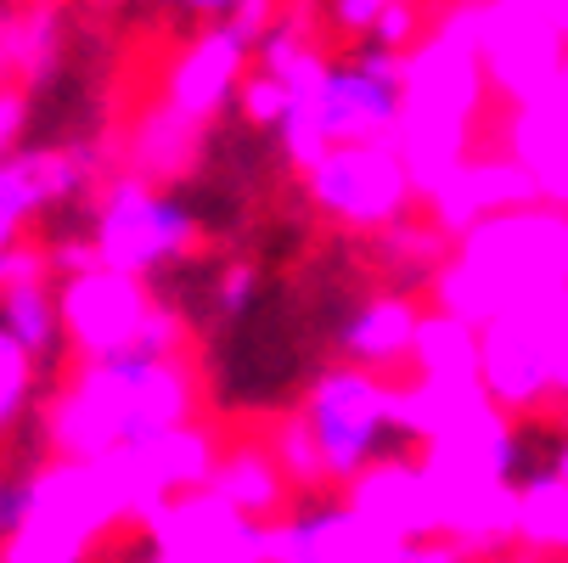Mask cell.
I'll return each mask as SVG.
<instances>
[{"label": "cell", "mask_w": 568, "mask_h": 563, "mask_svg": "<svg viewBox=\"0 0 568 563\" xmlns=\"http://www.w3.org/2000/svg\"><path fill=\"white\" fill-rule=\"evenodd\" d=\"M428 451V429L399 406V394L383 383V372L366 366H327L310 394L304 418L282 440V456L293 468V485H366L383 473H417Z\"/></svg>", "instance_id": "obj_1"}, {"label": "cell", "mask_w": 568, "mask_h": 563, "mask_svg": "<svg viewBox=\"0 0 568 563\" xmlns=\"http://www.w3.org/2000/svg\"><path fill=\"white\" fill-rule=\"evenodd\" d=\"M186 412H192V383L175 361V328L158 321L130 350L79 366L73 389L51 406V423L57 445L73 456H102V451L152 456L164 440L186 434Z\"/></svg>", "instance_id": "obj_2"}, {"label": "cell", "mask_w": 568, "mask_h": 563, "mask_svg": "<svg viewBox=\"0 0 568 563\" xmlns=\"http://www.w3.org/2000/svg\"><path fill=\"white\" fill-rule=\"evenodd\" d=\"M405 86H412V62L361 46L349 57H327L321 79L298 97L282 147L298 170L321 164L333 147H366V141H388L405 119Z\"/></svg>", "instance_id": "obj_3"}, {"label": "cell", "mask_w": 568, "mask_h": 563, "mask_svg": "<svg viewBox=\"0 0 568 563\" xmlns=\"http://www.w3.org/2000/svg\"><path fill=\"white\" fill-rule=\"evenodd\" d=\"M203 237V214L192 192L181 187H158V181H119L102 192V237H97V260L108 271H124L135 282L170 271L192 260Z\"/></svg>", "instance_id": "obj_4"}, {"label": "cell", "mask_w": 568, "mask_h": 563, "mask_svg": "<svg viewBox=\"0 0 568 563\" xmlns=\"http://www.w3.org/2000/svg\"><path fill=\"white\" fill-rule=\"evenodd\" d=\"M467 277L484 299V310H507L513 299L557 293L568 282V214L557 209H524L496 214L467 237Z\"/></svg>", "instance_id": "obj_5"}, {"label": "cell", "mask_w": 568, "mask_h": 563, "mask_svg": "<svg viewBox=\"0 0 568 563\" xmlns=\"http://www.w3.org/2000/svg\"><path fill=\"white\" fill-rule=\"evenodd\" d=\"M310 203L349 225V231H383L399 220L405 198H412V164L394 141H366V147H333L321 164L304 170Z\"/></svg>", "instance_id": "obj_6"}, {"label": "cell", "mask_w": 568, "mask_h": 563, "mask_svg": "<svg viewBox=\"0 0 568 563\" xmlns=\"http://www.w3.org/2000/svg\"><path fill=\"white\" fill-rule=\"evenodd\" d=\"M490 473L507 502H524V507L562 502L568 496V412L551 406V400L513 412L501 434L490 440Z\"/></svg>", "instance_id": "obj_7"}, {"label": "cell", "mask_w": 568, "mask_h": 563, "mask_svg": "<svg viewBox=\"0 0 568 563\" xmlns=\"http://www.w3.org/2000/svg\"><path fill=\"white\" fill-rule=\"evenodd\" d=\"M0 328L12 333V344L29 355L34 378H40V400L51 406V394L73 389V366H85L68 328V304H62V282L51 271H34L23 282L0 288Z\"/></svg>", "instance_id": "obj_8"}, {"label": "cell", "mask_w": 568, "mask_h": 563, "mask_svg": "<svg viewBox=\"0 0 568 563\" xmlns=\"http://www.w3.org/2000/svg\"><path fill=\"white\" fill-rule=\"evenodd\" d=\"M57 282H62L73 344H79V355H85V361L119 355V350H130L135 339H146L158 328V310L146 299V282H135L124 271L91 265V271L57 277Z\"/></svg>", "instance_id": "obj_9"}, {"label": "cell", "mask_w": 568, "mask_h": 563, "mask_svg": "<svg viewBox=\"0 0 568 563\" xmlns=\"http://www.w3.org/2000/svg\"><path fill=\"white\" fill-rule=\"evenodd\" d=\"M248 57H254V34H242V29H197L181 46V57L170 62V79H164L170 113L186 119V124L220 119L242 97V79L254 73Z\"/></svg>", "instance_id": "obj_10"}, {"label": "cell", "mask_w": 568, "mask_h": 563, "mask_svg": "<svg viewBox=\"0 0 568 563\" xmlns=\"http://www.w3.org/2000/svg\"><path fill=\"white\" fill-rule=\"evenodd\" d=\"M478 57L518 102L551 91L557 79L568 73V46L540 18L513 7V0H496V7L478 18Z\"/></svg>", "instance_id": "obj_11"}, {"label": "cell", "mask_w": 568, "mask_h": 563, "mask_svg": "<svg viewBox=\"0 0 568 563\" xmlns=\"http://www.w3.org/2000/svg\"><path fill=\"white\" fill-rule=\"evenodd\" d=\"M484 383H490L496 400H507L513 412L524 406H540V394L551 389L557 378V361H551V344L540 333V315L518 310V315H496V333L484 344Z\"/></svg>", "instance_id": "obj_12"}, {"label": "cell", "mask_w": 568, "mask_h": 563, "mask_svg": "<svg viewBox=\"0 0 568 563\" xmlns=\"http://www.w3.org/2000/svg\"><path fill=\"white\" fill-rule=\"evenodd\" d=\"M423 315L405 304V293H377V299H361L349 315H344V328L333 339L338 361L349 366H366V372H388L399 361H412L423 344Z\"/></svg>", "instance_id": "obj_13"}, {"label": "cell", "mask_w": 568, "mask_h": 563, "mask_svg": "<svg viewBox=\"0 0 568 563\" xmlns=\"http://www.w3.org/2000/svg\"><path fill=\"white\" fill-rule=\"evenodd\" d=\"M513 141H518V170L535 181V192L568 209V73L518 108Z\"/></svg>", "instance_id": "obj_14"}, {"label": "cell", "mask_w": 568, "mask_h": 563, "mask_svg": "<svg viewBox=\"0 0 568 563\" xmlns=\"http://www.w3.org/2000/svg\"><path fill=\"white\" fill-rule=\"evenodd\" d=\"M73 563H181V557H175L170 530L152 513H113V519H97V530L85 535Z\"/></svg>", "instance_id": "obj_15"}, {"label": "cell", "mask_w": 568, "mask_h": 563, "mask_svg": "<svg viewBox=\"0 0 568 563\" xmlns=\"http://www.w3.org/2000/svg\"><path fill=\"white\" fill-rule=\"evenodd\" d=\"M214 496L248 519H276V507L287 502V479L265 456H231L214 468Z\"/></svg>", "instance_id": "obj_16"}, {"label": "cell", "mask_w": 568, "mask_h": 563, "mask_svg": "<svg viewBox=\"0 0 568 563\" xmlns=\"http://www.w3.org/2000/svg\"><path fill=\"white\" fill-rule=\"evenodd\" d=\"M45 400H40V378L29 366V355L12 344V333L0 328V440H7L29 412H40Z\"/></svg>", "instance_id": "obj_17"}, {"label": "cell", "mask_w": 568, "mask_h": 563, "mask_svg": "<svg viewBox=\"0 0 568 563\" xmlns=\"http://www.w3.org/2000/svg\"><path fill=\"white\" fill-rule=\"evenodd\" d=\"M293 108H298V97L282 86L276 73H248L242 79V97H236V113L248 119L254 130H287V119H293Z\"/></svg>", "instance_id": "obj_18"}, {"label": "cell", "mask_w": 568, "mask_h": 563, "mask_svg": "<svg viewBox=\"0 0 568 563\" xmlns=\"http://www.w3.org/2000/svg\"><path fill=\"white\" fill-rule=\"evenodd\" d=\"M175 12H186L203 29H242V34H265L271 23V0H175Z\"/></svg>", "instance_id": "obj_19"}, {"label": "cell", "mask_w": 568, "mask_h": 563, "mask_svg": "<svg viewBox=\"0 0 568 563\" xmlns=\"http://www.w3.org/2000/svg\"><path fill=\"white\" fill-rule=\"evenodd\" d=\"M417 40V7L412 0H399V7H388L383 12V23L361 40V46H377V51H394V57H405V46Z\"/></svg>", "instance_id": "obj_20"}, {"label": "cell", "mask_w": 568, "mask_h": 563, "mask_svg": "<svg viewBox=\"0 0 568 563\" xmlns=\"http://www.w3.org/2000/svg\"><path fill=\"white\" fill-rule=\"evenodd\" d=\"M388 7H399V0H333V23H338L344 34L366 40V34L383 23V12H388Z\"/></svg>", "instance_id": "obj_21"}, {"label": "cell", "mask_w": 568, "mask_h": 563, "mask_svg": "<svg viewBox=\"0 0 568 563\" xmlns=\"http://www.w3.org/2000/svg\"><path fill=\"white\" fill-rule=\"evenodd\" d=\"M23 124H29V102H23V91H0V164H7V158L18 152Z\"/></svg>", "instance_id": "obj_22"}, {"label": "cell", "mask_w": 568, "mask_h": 563, "mask_svg": "<svg viewBox=\"0 0 568 563\" xmlns=\"http://www.w3.org/2000/svg\"><path fill=\"white\" fill-rule=\"evenodd\" d=\"M513 7H524L529 18H540V23L568 46V0H513Z\"/></svg>", "instance_id": "obj_23"}, {"label": "cell", "mask_w": 568, "mask_h": 563, "mask_svg": "<svg viewBox=\"0 0 568 563\" xmlns=\"http://www.w3.org/2000/svg\"><path fill=\"white\" fill-rule=\"evenodd\" d=\"M23 7H45V0H23Z\"/></svg>", "instance_id": "obj_24"}]
</instances>
